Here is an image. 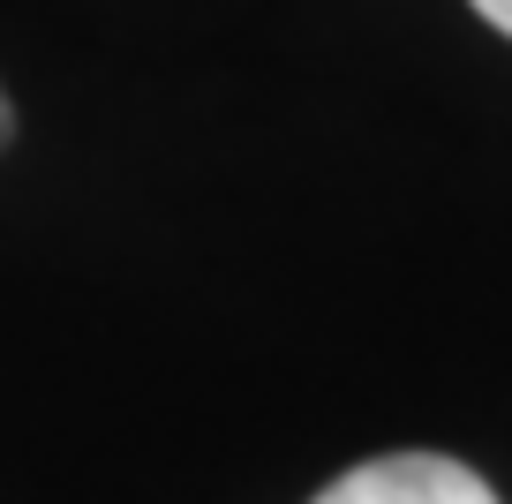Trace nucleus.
I'll return each instance as SVG.
<instances>
[{
	"mask_svg": "<svg viewBox=\"0 0 512 504\" xmlns=\"http://www.w3.org/2000/svg\"><path fill=\"white\" fill-rule=\"evenodd\" d=\"M8 128H16V113H8V91H0V143H8Z\"/></svg>",
	"mask_w": 512,
	"mask_h": 504,
	"instance_id": "3",
	"label": "nucleus"
},
{
	"mask_svg": "<svg viewBox=\"0 0 512 504\" xmlns=\"http://www.w3.org/2000/svg\"><path fill=\"white\" fill-rule=\"evenodd\" d=\"M475 16H482V23H497V31L512 38V0H475Z\"/></svg>",
	"mask_w": 512,
	"mask_h": 504,
	"instance_id": "2",
	"label": "nucleus"
},
{
	"mask_svg": "<svg viewBox=\"0 0 512 504\" xmlns=\"http://www.w3.org/2000/svg\"><path fill=\"white\" fill-rule=\"evenodd\" d=\"M309 504H497V489L445 452H384L324 482Z\"/></svg>",
	"mask_w": 512,
	"mask_h": 504,
	"instance_id": "1",
	"label": "nucleus"
}]
</instances>
